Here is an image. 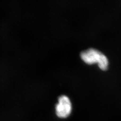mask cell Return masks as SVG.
I'll return each mask as SVG.
<instances>
[{
  "label": "cell",
  "mask_w": 121,
  "mask_h": 121,
  "mask_svg": "<svg viewBox=\"0 0 121 121\" xmlns=\"http://www.w3.org/2000/svg\"><path fill=\"white\" fill-rule=\"evenodd\" d=\"M80 56L86 64L91 65L97 63L100 69L105 70L108 68V60L107 57L96 49L90 48L83 51L81 53Z\"/></svg>",
  "instance_id": "cell-1"
},
{
  "label": "cell",
  "mask_w": 121,
  "mask_h": 121,
  "mask_svg": "<svg viewBox=\"0 0 121 121\" xmlns=\"http://www.w3.org/2000/svg\"><path fill=\"white\" fill-rule=\"evenodd\" d=\"M56 113L60 118H66L70 115L72 110V104L69 97L62 95L58 98V102L55 107Z\"/></svg>",
  "instance_id": "cell-2"
}]
</instances>
